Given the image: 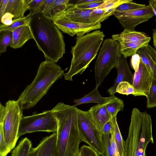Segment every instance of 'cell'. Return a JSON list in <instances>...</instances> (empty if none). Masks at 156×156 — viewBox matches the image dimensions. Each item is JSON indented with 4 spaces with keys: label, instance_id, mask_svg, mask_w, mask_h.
Returning <instances> with one entry per match:
<instances>
[{
    "label": "cell",
    "instance_id": "60d3db41",
    "mask_svg": "<svg viewBox=\"0 0 156 156\" xmlns=\"http://www.w3.org/2000/svg\"><path fill=\"white\" fill-rule=\"evenodd\" d=\"M110 142L114 156H120L117 144L115 142L113 133L110 134Z\"/></svg>",
    "mask_w": 156,
    "mask_h": 156
},
{
    "label": "cell",
    "instance_id": "7402d4cb",
    "mask_svg": "<svg viewBox=\"0 0 156 156\" xmlns=\"http://www.w3.org/2000/svg\"><path fill=\"white\" fill-rule=\"evenodd\" d=\"M29 9L26 0H9L5 13H11L14 19L21 18L25 16L24 14Z\"/></svg>",
    "mask_w": 156,
    "mask_h": 156
},
{
    "label": "cell",
    "instance_id": "83f0119b",
    "mask_svg": "<svg viewBox=\"0 0 156 156\" xmlns=\"http://www.w3.org/2000/svg\"><path fill=\"white\" fill-rule=\"evenodd\" d=\"M30 17L27 16L17 19H13L12 23L7 26L2 24L0 25V32L3 31H12L22 26H29Z\"/></svg>",
    "mask_w": 156,
    "mask_h": 156
},
{
    "label": "cell",
    "instance_id": "d6a6232c",
    "mask_svg": "<svg viewBox=\"0 0 156 156\" xmlns=\"http://www.w3.org/2000/svg\"><path fill=\"white\" fill-rule=\"evenodd\" d=\"M133 0L123 3L118 6L115 12H120L135 9L141 8L145 5L136 3L133 2Z\"/></svg>",
    "mask_w": 156,
    "mask_h": 156
},
{
    "label": "cell",
    "instance_id": "3957f363",
    "mask_svg": "<svg viewBox=\"0 0 156 156\" xmlns=\"http://www.w3.org/2000/svg\"><path fill=\"white\" fill-rule=\"evenodd\" d=\"M56 63L46 59L40 64L34 80L17 100L23 110L34 107L54 83L64 76V70Z\"/></svg>",
    "mask_w": 156,
    "mask_h": 156
},
{
    "label": "cell",
    "instance_id": "4316f807",
    "mask_svg": "<svg viewBox=\"0 0 156 156\" xmlns=\"http://www.w3.org/2000/svg\"><path fill=\"white\" fill-rule=\"evenodd\" d=\"M116 116L112 118L113 126V135L120 156H125L124 141L117 121Z\"/></svg>",
    "mask_w": 156,
    "mask_h": 156
},
{
    "label": "cell",
    "instance_id": "836d02e7",
    "mask_svg": "<svg viewBox=\"0 0 156 156\" xmlns=\"http://www.w3.org/2000/svg\"><path fill=\"white\" fill-rule=\"evenodd\" d=\"M11 151L5 140L2 124H0V156H6Z\"/></svg>",
    "mask_w": 156,
    "mask_h": 156
},
{
    "label": "cell",
    "instance_id": "6da1fadb",
    "mask_svg": "<svg viewBox=\"0 0 156 156\" xmlns=\"http://www.w3.org/2000/svg\"><path fill=\"white\" fill-rule=\"evenodd\" d=\"M78 108L63 102L52 110L58 122L57 140L52 156H76L83 141L78 126Z\"/></svg>",
    "mask_w": 156,
    "mask_h": 156
},
{
    "label": "cell",
    "instance_id": "2e32d148",
    "mask_svg": "<svg viewBox=\"0 0 156 156\" xmlns=\"http://www.w3.org/2000/svg\"><path fill=\"white\" fill-rule=\"evenodd\" d=\"M106 104H97L88 111L93 122L101 132L105 124L112 119L106 108Z\"/></svg>",
    "mask_w": 156,
    "mask_h": 156
},
{
    "label": "cell",
    "instance_id": "7dc6e473",
    "mask_svg": "<svg viewBox=\"0 0 156 156\" xmlns=\"http://www.w3.org/2000/svg\"><path fill=\"white\" fill-rule=\"evenodd\" d=\"M152 37L153 39V45L156 49V29H154L153 30Z\"/></svg>",
    "mask_w": 156,
    "mask_h": 156
},
{
    "label": "cell",
    "instance_id": "9c48e42d",
    "mask_svg": "<svg viewBox=\"0 0 156 156\" xmlns=\"http://www.w3.org/2000/svg\"><path fill=\"white\" fill-rule=\"evenodd\" d=\"M79 131L83 141L88 144L102 156H105L102 133L93 122L88 111L78 109Z\"/></svg>",
    "mask_w": 156,
    "mask_h": 156
},
{
    "label": "cell",
    "instance_id": "f1b7e54d",
    "mask_svg": "<svg viewBox=\"0 0 156 156\" xmlns=\"http://www.w3.org/2000/svg\"><path fill=\"white\" fill-rule=\"evenodd\" d=\"M0 54L5 52L10 45L12 39V32L9 31L0 32Z\"/></svg>",
    "mask_w": 156,
    "mask_h": 156
},
{
    "label": "cell",
    "instance_id": "f6af8a7d",
    "mask_svg": "<svg viewBox=\"0 0 156 156\" xmlns=\"http://www.w3.org/2000/svg\"><path fill=\"white\" fill-rule=\"evenodd\" d=\"M148 2L149 5L152 9L154 16H156V0H150Z\"/></svg>",
    "mask_w": 156,
    "mask_h": 156
},
{
    "label": "cell",
    "instance_id": "f546056e",
    "mask_svg": "<svg viewBox=\"0 0 156 156\" xmlns=\"http://www.w3.org/2000/svg\"><path fill=\"white\" fill-rule=\"evenodd\" d=\"M147 98V107L148 108L156 106V79L153 78L149 94Z\"/></svg>",
    "mask_w": 156,
    "mask_h": 156
},
{
    "label": "cell",
    "instance_id": "7a4b0ae2",
    "mask_svg": "<svg viewBox=\"0 0 156 156\" xmlns=\"http://www.w3.org/2000/svg\"><path fill=\"white\" fill-rule=\"evenodd\" d=\"M29 25L33 39L46 59L56 62L65 53L63 36L52 20L43 13L30 17Z\"/></svg>",
    "mask_w": 156,
    "mask_h": 156
},
{
    "label": "cell",
    "instance_id": "d590c367",
    "mask_svg": "<svg viewBox=\"0 0 156 156\" xmlns=\"http://www.w3.org/2000/svg\"><path fill=\"white\" fill-rule=\"evenodd\" d=\"M79 153L82 156H100V155L92 148L85 145L81 147Z\"/></svg>",
    "mask_w": 156,
    "mask_h": 156
},
{
    "label": "cell",
    "instance_id": "d4e9b609",
    "mask_svg": "<svg viewBox=\"0 0 156 156\" xmlns=\"http://www.w3.org/2000/svg\"><path fill=\"white\" fill-rule=\"evenodd\" d=\"M131 0H104L103 3L98 7L104 9L106 20L114 15L116 8L119 5L130 1Z\"/></svg>",
    "mask_w": 156,
    "mask_h": 156
},
{
    "label": "cell",
    "instance_id": "ab89813d",
    "mask_svg": "<svg viewBox=\"0 0 156 156\" xmlns=\"http://www.w3.org/2000/svg\"><path fill=\"white\" fill-rule=\"evenodd\" d=\"M101 132L104 135L110 134L113 133V126L112 119L105 124Z\"/></svg>",
    "mask_w": 156,
    "mask_h": 156
},
{
    "label": "cell",
    "instance_id": "74e56055",
    "mask_svg": "<svg viewBox=\"0 0 156 156\" xmlns=\"http://www.w3.org/2000/svg\"><path fill=\"white\" fill-rule=\"evenodd\" d=\"M104 0H96V1L87 3L75 5L78 8L83 9H90L98 8L102 4Z\"/></svg>",
    "mask_w": 156,
    "mask_h": 156
},
{
    "label": "cell",
    "instance_id": "b9f144b4",
    "mask_svg": "<svg viewBox=\"0 0 156 156\" xmlns=\"http://www.w3.org/2000/svg\"><path fill=\"white\" fill-rule=\"evenodd\" d=\"M29 7V10L31 11L36 8L43 0H26Z\"/></svg>",
    "mask_w": 156,
    "mask_h": 156
},
{
    "label": "cell",
    "instance_id": "ba28073f",
    "mask_svg": "<svg viewBox=\"0 0 156 156\" xmlns=\"http://www.w3.org/2000/svg\"><path fill=\"white\" fill-rule=\"evenodd\" d=\"M23 111L17 100H9L5 104L2 124L5 140L11 150L14 148L18 139L17 135Z\"/></svg>",
    "mask_w": 156,
    "mask_h": 156
},
{
    "label": "cell",
    "instance_id": "484cf974",
    "mask_svg": "<svg viewBox=\"0 0 156 156\" xmlns=\"http://www.w3.org/2000/svg\"><path fill=\"white\" fill-rule=\"evenodd\" d=\"M124 106L123 101L115 96L106 104V108L112 118L117 115L119 112L123 110Z\"/></svg>",
    "mask_w": 156,
    "mask_h": 156
},
{
    "label": "cell",
    "instance_id": "e575fe53",
    "mask_svg": "<svg viewBox=\"0 0 156 156\" xmlns=\"http://www.w3.org/2000/svg\"><path fill=\"white\" fill-rule=\"evenodd\" d=\"M55 0H43L40 5L35 9L30 11L27 16L30 17L31 16L38 13H42L43 11L52 4Z\"/></svg>",
    "mask_w": 156,
    "mask_h": 156
},
{
    "label": "cell",
    "instance_id": "5b68a950",
    "mask_svg": "<svg viewBox=\"0 0 156 156\" xmlns=\"http://www.w3.org/2000/svg\"><path fill=\"white\" fill-rule=\"evenodd\" d=\"M105 36L102 31L97 30L76 38L75 44L71 48L70 67L64 75L65 80L72 81L74 76L85 71L95 58Z\"/></svg>",
    "mask_w": 156,
    "mask_h": 156
},
{
    "label": "cell",
    "instance_id": "4fadbf2b",
    "mask_svg": "<svg viewBox=\"0 0 156 156\" xmlns=\"http://www.w3.org/2000/svg\"><path fill=\"white\" fill-rule=\"evenodd\" d=\"M117 75L113 86L108 90L109 95H114L116 93L117 85L123 81H127L133 85V74L131 71L126 58L122 55L119 57L117 66L116 68Z\"/></svg>",
    "mask_w": 156,
    "mask_h": 156
},
{
    "label": "cell",
    "instance_id": "7bdbcfd3",
    "mask_svg": "<svg viewBox=\"0 0 156 156\" xmlns=\"http://www.w3.org/2000/svg\"><path fill=\"white\" fill-rule=\"evenodd\" d=\"M140 61V58L138 55L136 54L133 56L131 60V65L135 71L138 67Z\"/></svg>",
    "mask_w": 156,
    "mask_h": 156
},
{
    "label": "cell",
    "instance_id": "30bf717a",
    "mask_svg": "<svg viewBox=\"0 0 156 156\" xmlns=\"http://www.w3.org/2000/svg\"><path fill=\"white\" fill-rule=\"evenodd\" d=\"M116 17L124 30H135L137 25L148 20L154 15L150 5L135 9L120 12H115Z\"/></svg>",
    "mask_w": 156,
    "mask_h": 156
},
{
    "label": "cell",
    "instance_id": "681fc988",
    "mask_svg": "<svg viewBox=\"0 0 156 156\" xmlns=\"http://www.w3.org/2000/svg\"></svg>",
    "mask_w": 156,
    "mask_h": 156
},
{
    "label": "cell",
    "instance_id": "8fae6325",
    "mask_svg": "<svg viewBox=\"0 0 156 156\" xmlns=\"http://www.w3.org/2000/svg\"><path fill=\"white\" fill-rule=\"evenodd\" d=\"M58 28L63 32L73 37H82L85 34L101 27L100 23H83L72 21L66 17L61 16L53 20Z\"/></svg>",
    "mask_w": 156,
    "mask_h": 156
},
{
    "label": "cell",
    "instance_id": "52a82bcc",
    "mask_svg": "<svg viewBox=\"0 0 156 156\" xmlns=\"http://www.w3.org/2000/svg\"><path fill=\"white\" fill-rule=\"evenodd\" d=\"M58 122L52 109L30 116L23 117L20 121L17 135L19 138L24 134L43 131L55 132L57 130Z\"/></svg>",
    "mask_w": 156,
    "mask_h": 156
},
{
    "label": "cell",
    "instance_id": "9a60e30c",
    "mask_svg": "<svg viewBox=\"0 0 156 156\" xmlns=\"http://www.w3.org/2000/svg\"><path fill=\"white\" fill-rule=\"evenodd\" d=\"M95 9H82L78 8L73 3H69L66 10L60 16H64L74 22L92 23L89 16L91 13Z\"/></svg>",
    "mask_w": 156,
    "mask_h": 156
},
{
    "label": "cell",
    "instance_id": "5bb4252c",
    "mask_svg": "<svg viewBox=\"0 0 156 156\" xmlns=\"http://www.w3.org/2000/svg\"><path fill=\"white\" fill-rule=\"evenodd\" d=\"M57 133L43 138L35 147H32L28 156H52L57 140Z\"/></svg>",
    "mask_w": 156,
    "mask_h": 156
},
{
    "label": "cell",
    "instance_id": "ac0fdd59",
    "mask_svg": "<svg viewBox=\"0 0 156 156\" xmlns=\"http://www.w3.org/2000/svg\"><path fill=\"white\" fill-rule=\"evenodd\" d=\"M112 38L119 42L135 43L149 42L151 39V37L144 32L129 30H124L119 34H113Z\"/></svg>",
    "mask_w": 156,
    "mask_h": 156
},
{
    "label": "cell",
    "instance_id": "8992f818",
    "mask_svg": "<svg viewBox=\"0 0 156 156\" xmlns=\"http://www.w3.org/2000/svg\"><path fill=\"white\" fill-rule=\"evenodd\" d=\"M122 55L119 42L111 38L104 41L94 66L96 86L101 85L112 69L116 68Z\"/></svg>",
    "mask_w": 156,
    "mask_h": 156
},
{
    "label": "cell",
    "instance_id": "e0dca14e",
    "mask_svg": "<svg viewBox=\"0 0 156 156\" xmlns=\"http://www.w3.org/2000/svg\"><path fill=\"white\" fill-rule=\"evenodd\" d=\"M136 54L148 70L156 79V50L148 44L139 49Z\"/></svg>",
    "mask_w": 156,
    "mask_h": 156
},
{
    "label": "cell",
    "instance_id": "4dcf8cb0",
    "mask_svg": "<svg viewBox=\"0 0 156 156\" xmlns=\"http://www.w3.org/2000/svg\"><path fill=\"white\" fill-rule=\"evenodd\" d=\"M89 19L91 23H100L106 20L105 13L103 9L98 7L90 13Z\"/></svg>",
    "mask_w": 156,
    "mask_h": 156
},
{
    "label": "cell",
    "instance_id": "ee69618b",
    "mask_svg": "<svg viewBox=\"0 0 156 156\" xmlns=\"http://www.w3.org/2000/svg\"><path fill=\"white\" fill-rule=\"evenodd\" d=\"M9 0L0 1V19L5 13V12Z\"/></svg>",
    "mask_w": 156,
    "mask_h": 156
},
{
    "label": "cell",
    "instance_id": "603a6c76",
    "mask_svg": "<svg viewBox=\"0 0 156 156\" xmlns=\"http://www.w3.org/2000/svg\"><path fill=\"white\" fill-rule=\"evenodd\" d=\"M149 42L135 43L119 42L121 53L125 58L133 56L136 54L138 50L148 45Z\"/></svg>",
    "mask_w": 156,
    "mask_h": 156
},
{
    "label": "cell",
    "instance_id": "8d00e7d4",
    "mask_svg": "<svg viewBox=\"0 0 156 156\" xmlns=\"http://www.w3.org/2000/svg\"><path fill=\"white\" fill-rule=\"evenodd\" d=\"M102 140L105 148V156H114L110 142V134H103Z\"/></svg>",
    "mask_w": 156,
    "mask_h": 156
},
{
    "label": "cell",
    "instance_id": "cb8c5ba5",
    "mask_svg": "<svg viewBox=\"0 0 156 156\" xmlns=\"http://www.w3.org/2000/svg\"><path fill=\"white\" fill-rule=\"evenodd\" d=\"M32 147L30 140L27 137L22 138L17 146L12 149L11 156H28Z\"/></svg>",
    "mask_w": 156,
    "mask_h": 156
},
{
    "label": "cell",
    "instance_id": "c3c4849f",
    "mask_svg": "<svg viewBox=\"0 0 156 156\" xmlns=\"http://www.w3.org/2000/svg\"><path fill=\"white\" fill-rule=\"evenodd\" d=\"M76 156H82L81 154H80V153H79L76 155Z\"/></svg>",
    "mask_w": 156,
    "mask_h": 156
},
{
    "label": "cell",
    "instance_id": "ffe728a7",
    "mask_svg": "<svg viewBox=\"0 0 156 156\" xmlns=\"http://www.w3.org/2000/svg\"><path fill=\"white\" fill-rule=\"evenodd\" d=\"M98 87L95 88L90 92L84 95L83 97L74 100L75 103L74 105L76 106L79 105L90 103H94L97 104H105L107 103L114 97V95L108 97H102L99 92Z\"/></svg>",
    "mask_w": 156,
    "mask_h": 156
},
{
    "label": "cell",
    "instance_id": "1f68e13d",
    "mask_svg": "<svg viewBox=\"0 0 156 156\" xmlns=\"http://www.w3.org/2000/svg\"><path fill=\"white\" fill-rule=\"evenodd\" d=\"M116 92L127 95L129 94L133 95L135 93L133 85L127 81L120 83L116 87Z\"/></svg>",
    "mask_w": 156,
    "mask_h": 156
},
{
    "label": "cell",
    "instance_id": "f35d334b",
    "mask_svg": "<svg viewBox=\"0 0 156 156\" xmlns=\"http://www.w3.org/2000/svg\"><path fill=\"white\" fill-rule=\"evenodd\" d=\"M14 16L9 12L5 13L0 18V24H2L7 26L11 25L13 22V18Z\"/></svg>",
    "mask_w": 156,
    "mask_h": 156
},
{
    "label": "cell",
    "instance_id": "277c9868",
    "mask_svg": "<svg viewBox=\"0 0 156 156\" xmlns=\"http://www.w3.org/2000/svg\"><path fill=\"white\" fill-rule=\"evenodd\" d=\"M149 143H154L151 119L146 112L138 108L132 110L128 135L124 141L125 156H146Z\"/></svg>",
    "mask_w": 156,
    "mask_h": 156
},
{
    "label": "cell",
    "instance_id": "d6986e66",
    "mask_svg": "<svg viewBox=\"0 0 156 156\" xmlns=\"http://www.w3.org/2000/svg\"><path fill=\"white\" fill-rule=\"evenodd\" d=\"M12 39L10 46L16 49L21 47L29 40L33 39L29 26H22L12 31Z\"/></svg>",
    "mask_w": 156,
    "mask_h": 156
},
{
    "label": "cell",
    "instance_id": "44dd1931",
    "mask_svg": "<svg viewBox=\"0 0 156 156\" xmlns=\"http://www.w3.org/2000/svg\"><path fill=\"white\" fill-rule=\"evenodd\" d=\"M69 1L55 0L42 12L48 18L53 20L59 17L66 10Z\"/></svg>",
    "mask_w": 156,
    "mask_h": 156
},
{
    "label": "cell",
    "instance_id": "bcb514c9",
    "mask_svg": "<svg viewBox=\"0 0 156 156\" xmlns=\"http://www.w3.org/2000/svg\"><path fill=\"white\" fill-rule=\"evenodd\" d=\"M96 1V0H79L76 1L73 4L75 5L82 4L94 2Z\"/></svg>",
    "mask_w": 156,
    "mask_h": 156
},
{
    "label": "cell",
    "instance_id": "7c38bea8",
    "mask_svg": "<svg viewBox=\"0 0 156 156\" xmlns=\"http://www.w3.org/2000/svg\"><path fill=\"white\" fill-rule=\"evenodd\" d=\"M153 78L140 59L138 67L133 74V85L135 91L133 96H144L147 98Z\"/></svg>",
    "mask_w": 156,
    "mask_h": 156
}]
</instances>
